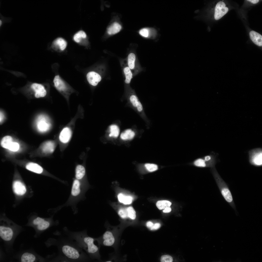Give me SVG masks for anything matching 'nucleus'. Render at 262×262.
Wrapping results in <instances>:
<instances>
[{
  "label": "nucleus",
  "instance_id": "26",
  "mask_svg": "<svg viewBox=\"0 0 262 262\" xmlns=\"http://www.w3.org/2000/svg\"><path fill=\"white\" fill-rule=\"evenodd\" d=\"M123 71L125 77V82L127 84H129L133 77L132 72L128 66H125L123 68Z\"/></svg>",
  "mask_w": 262,
  "mask_h": 262
},
{
  "label": "nucleus",
  "instance_id": "5",
  "mask_svg": "<svg viewBox=\"0 0 262 262\" xmlns=\"http://www.w3.org/2000/svg\"><path fill=\"white\" fill-rule=\"evenodd\" d=\"M216 162V156L214 155L211 154L198 158L190 164L198 167H210L211 168L215 167Z\"/></svg>",
  "mask_w": 262,
  "mask_h": 262
},
{
  "label": "nucleus",
  "instance_id": "10",
  "mask_svg": "<svg viewBox=\"0 0 262 262\" xmlns=\"http://www.w3.org/2000/svg\"><path fill=\"white\" fill-rule=\"evenodd\" d=\"M36 122L37 127L40 132H44L49 130L51 126V124L47 117L43 115L39 116Z\"/></svg>",
  "mask_w": 262,
  "mask_h": 262
},
{
  "label": "nucleus",
  "instance_id": "40",
  "mask_svg": "<svg viewBox=\"0 0 262 262\" xmlns=\"http://www.w3.org/2000/svg\"><path fill=\"white\" fill-rule=\"evenodd\" d=\"M171 211V209L170 207H166L163 210V212L164 213H169Z\"/></svg>",
  "mask_w": 262,
  "mask_h": 262
},
{
  "label": "nucleus",
  "instance_id": "8",
  "mask_svg": "<svg viewBox=\"0 0 262 262\" xmlns=\"http://www.w3.org/2000/svg\"><path fill=\"white\" fill-rule=\"evenodd\" d=\"M14 228L10 224H0V236L3 240L9 241L12 238L14 233Z\"/></svg>",
  "mask_w": 262,
  "mask_h": 262
},
{
  "label": "nucleus",
  "instance_id": "21",
  "mask_svg": "<svg viewBox=\"0 0 262 262\" xmlns=\"http://www.w3.org/2000/svg\"><path fill=\"white\" fill-rule=\"evenodd\" d=\"M122 28L120 25L117 22H115L112 24L108 28L107 32L109 35H113L119 32Z\"/></svg>",
  "mask_w": 262,
  "mask_h": 262
},
{
  "label": "nucleus",
  "instance_id": "29",
  "mask_svg": "<svg viewBox=\"0 0 262 262\" xmlns=\"http://www.w3.org/2000/svg\"><path fill=\"white\" fill-rule=\"evenodd\" d=\"M110 133L109 135L110 137L117 138L120 133V129L115 124H112L109 127Z\"/></svg>",
  "mask_w": 262,
  "mask_h": 262
},
{
  "label": "nucleus",
  "instance_id": "33",
  "mask_svg": "<svg viewBox=\"0 0 262 262\" xmlns=\"http://www.w3.org/2000/svg\"><path fill=\"white\" fill-rule=\"evenodd\" d=\"M86 37L85 33L82 30L76 33L74 36V40L77 43L79 42L82 38H85Z\"/></svg>",
  "mask_w": 262,
  "mask_h": 262
},
{
  "label": "nucleus",
  "instance_id": "39",
  "mask_svg": "<svg viewBox=\"0 0 262 262\" xmlns=\"http://www.w3.org/2000/svg\"><path fill=\"white\" fill-rule=\"evenodd\" d=\"M161 225L159 223H157L154 224L150 228L151 230H156L159 229Z\"/></svg>",
  "mask_w": 262,
  "mask_h": 262
},
{
  "label": "nucleus",
  "instance_id": "24",
  "mask_svg": "<svg viewBox=\"0 0 262 262\" xmlns=\"http://www.w3.org/2000/svg\"><path fill=\"white\" fill-rule=\"evenodd\" d=\"M52 44L53 45L57 46L61 50H63L66 48L67 43L63 38H58L53 41Z\"/></svg>",
  "mask_w": 262,
  "mask_h": 262
},
{
  "label": "nucleus",
  "instance_id": "36",
  "mask_svg": "<svg viewBox=\"0 0 262 262\" xmlns=\"http://www.w3.org/2000/svg\"><path fill=\"white\" fill-rule=\"evenodd\" d=\"M19 148V145L18 143L12 142L10 145L8 149L11 151L15 152L17 151Z\"/></svg>",
  "mask_w": 262,
  "mask_h": 262
},
{
  "label": "nucleus",
  "instance_id": "20",
  "mask_svg": "<svg viewBox=\"0 0 262 262\" xmlns=\"http://www.w3.org/2000/svg\"><path fill=\"white\" fill-rule=\"evenodd\" d=\"M28 170L35 173L40 174L43 172L42 168L38 164L33 162L28 163L26 166Z\"/></svg>",
  "mask_w": 262,
  "mask_h": 262
},
{
  "label": "nucleus",
  "instance_id": "3",
  "mask_svg": "<svg viewBox=\"0 0 262 262\" xmlns=\"http://www.w3.org/2000/svg\"><path fill=\"white\" fill-rule=\"evenodd\" d=\"M106 229L100 237L96 238L99 245L110 246L116 249L118 247L120 238L121 226H112L108 225Z\"/></svg>",
  "mask_w": 262,
  "mask_h": 262
},
{
  "label": "nucleus",
  "instance_id": "42",
  "mask_svg": "<svg viewBox=\"0 0 262 262\" xmlns=\"http://www.w3.org/2000/svg\"><path fill=\"white\" fill-rule=\"evenodd\" d=\"M247 1L250 2L253 4H256L259 1V0H248Z\"/></svg>",
  "mask_w": 262,
  "mask_h": 262
},
{
  "label": "nucleus",
  "instance_id": "17",
  "mask_svg": "<svg viewBox=\"0 0 262 262\" xmlns=\"http://www.w3.org/2000/svg\"><path fill=\"white\" fill-rule=\"evenodd\" d=\"M250 38L252 41L256 45L260 46L262 45V36L258 33L252 31L249 33Z\"/></svg>",
  "mask_w": 262,
  "mask_h": 262
},
{
  "label": "nucleus",
  "instance_id": "18",
  "mask_svg": "<svg viewBox=\"0 0 262 262\" xmlns=\"http://www.w3.org/2000/svg\"><path fill=\"white\" fill-rule=\"evenodd\" d=\"M53 82L55 87L58 90L63 91L66 89V87L65 83L59 75L55 76Z\"/></svg>",
  "mask_w": 262,
  "mask_h": 262
},
{
  "label": "nucleus",
  "instance_id": "25",
  "mask_svg": "<svg viewBox=\"0 0 262 262\" xmlns=\"http://www.w3.org/2000/svg\"><path fill=\"white\" fill-rule=\"evenodd\" d=\"M35 256L31 253L26 252L24 253L22 255L21 261L22 262H33L35 261Z\"/></svg>",
  "mask_w": 262,
  "mask_h": 262
},
{
  "label": "nucleus",
  "instance_id": "16",
  "mask_svg": "<svg viewBox=\"0 0 262 262\" xmlns=\"http://www.w3.org/2000/svg\"><path fill=\"white\" fill-rule=\"evenodd\" d=\"M71 131L70 129L66 127L64 128L61 131L59 136L60 141L64 143H66L70 140L71 136Z\"/></svg>",
  "mask_w": 262,
  "mask_h": 262
},
{
  "label": "nucleus",
  "instance_id": "9",
  "mask_svg": "<svg viewBox=\"0 0 262 262\" xmlns=\"http://www.w3.org/2000/svg\"><path fill=\"white\" fill-rule=\"evenodd\" d=\"M128 66L130 69L133 71L135 74L142 72L143 69L139 63L135 55L133 53H130L127 58Z\"/></svg>",
  "mask_w": 262,
  "mask_h": 262
},
{
  "label": "nucleus",
  "instance_id": "28",
  "mask_svg": "<svg viewBox=\"0 0 262 262\" xmlns=\"http://www.w3.org/2000/svg\"><path fill=\"white\" fill-rule=\"evenodd\" d=\"M85 172L84 167L81 165H78L75 169V177L77 179H82L84 176Z\"/></svg>",
  "mask_w": 262,
  "mask_h": 262
},
{
  "label": "nucleus",
  "instance_id": "31",
  "mask_svg": "<svg viewBox=\"0 0 262 262\" xmlns=\"http://www.w3.org/2000/svg\"><path fill=\"white\" fill-rule=\"evenodd\" d=\"M12 139L9 136H6L3 137L2 139L1 144L3 148L8 149L10 145L12 142Z\"/></svg>",
  "mask_w": 262,
  "mask_h": 262
},
{
  "label": "nucleus",
  "instance_id": "37",
  "mask_svg": "<svg viewBox=\"0 0 262 262\" xmlns=\"http://www.w3.org/2000/svg\"><path fill=\"white\" fill-rule=\"evenodd\" d=\"M161 262H172L173 261V259L169 255H164L161 257Z\"/></svg>",
  "mask_w": 262,
  "mask_h": 262
},
{
  "label": "nucleus",
  "instance_id": "14",
  "mask_svg": "<svg viewBox=\"0 0 262 262\" xmlns=\"http://www.w3.org/2000/svg\"><path fill=\"white\" fill-rule=\"evenodd\" d=\"M13 188L14 193L18 196H22L26 191V188L25 185L21 181L16 180L14 182Z\"/></svg>",
  "mask_w": 262,
  "mask_h": 262
},
{
  "label": "nucleus",
  "instance_id": "2",
  "mask_svg": "<svg viewBox=\"0 0 262 262\" xmlns=\"http://www.w3.org/2000/svg\"><path fill=\"white\" fill-rule=\"evenodd\" d=\"M63 233L74 241L80 248L86 252L90 258L98 260L100 259L99 248L94 243L96 241V238L89 236L86 230L73 231L65 227L63 228Z\"/></svg>",
  "mask_w": 262,
  "mask_h": 262
},
{
  "label": "nucleus",
  "instance_id": "12",
  "mask_svg": "<svg viewBox=\"0 0 262 262\" xmlns=\"http://www.w3.org/2000/svg\"><path fill=\"white\" fill-rule=\"evenodd\" d=\"M229 9L226 6L225 3L222 1L218 2L215 9L214 17L216 20L221 18L228 12Z\"/></svg>",
  "mask_w": 262,
  "mask_h": 262
},
{
  "label": "nucleus",
  "instance_id": "19",
  "mask_svg": "<svg viewBox=\"0 0 262 262\" xmlns=\"http://www.w3.org/2000/svg\"><path fill=\"white\" fill-rule=\"evenodd\" d=\"M55 144L53 141H48L45 142L42 145V149L43 152L46 154L50 153L54 151Z\"/></svg>",
  "mask_w": 262,
  "mask_h": 262
},
{
  "label": "nucleus",
  "instance_id": "15",
  "mask_svg": "<svg viewBox=\"0 0 262 262\" xmlns=\"http://www.w3.org/2000/svg\"><path fill=\"white\" fill-rule=\"evenodd\" d=\"M31 87L35 92V96L36 98L43 97L46 95V90L42 85L34 83L32 84Z\"/></svg>",
  "mask_w": 262,
  "mask_h": 262
},
{
  "label": "nucleus",
  "instance_id": "11",
  "mask_svg": "<svg viewBox=\"0 0 262 262\" xmlns=\"http://www.w3.org/2000/svg\"><path fill=\"white\" fill-rule=\"evenodd\" d=\"M33 224L37 226V229L40 231L46 230L52 225H58L59 223H53L52 222L48 220L38 217L34 219L33 221Z\"/></svg>",
  "mask_w": 262,
  "mask_h": 262
},
{
  "label": "nucleus",
  "instance_id": "4",
  "mask_svg": "<svg viewBox=\"0 0 262 262\" xmlns=\"http://www.w3.org/2000/svg\"><path fill=\"white\" fill-rule=\"evenodd\" d=\"M211 171L222 195L226 201L236 212L232 196L228 185L219 174L215 167L211 168Z\"/></svg>",
  "mask_w": 262,
  "mask_h": 262
},
{
  "label": "nucleus",
  "instance_id": "27",
  "mask_svg": "<svg viewBox=\"0 0 262 262\" xmlns=\"http://www.w3.org/2000/svg\"><path fill=\"white\" fill-rule=\"evenodd\" d=\"M80 184L78 179L75 180L74 182L71 190V194L74 196H76L80 193Z\"/></svg>",
  "mask_w": 262,
  "mask_h": 262
},
{
  "label": "nucleus",
  "instance_id": "1",
  "mask_svg": "<svg viewBox=\"0 0 262 262\" xmlns=\"http://www.w3.org/2000/svg\"><path fill=\"white\" fill-rule=\"evenodd\" d=\"M60 231L56 234L58 237L54 240V244L57 247L59 255L65 257L68 262H84L90 258L75 242Z\"/></svg>",
  "mask_w": 262,
  "mask_h": 262
},
{
  "label": "nucleus",
  "instance_id": "34",
  "mask_svg": "<svg viewBox=\"0 0 262 262\" xmlns=\"http://www.w3.org/2000/svg\"><path fill=\"white\" fill-rule=\"evenodd\" d=\"M129 218L132 220H135L136 217V212L131 206L127 207Z\"/></svg>",
  "mask_w": 262,
  "mask_h": 262
},
{
  "label": "nucleus",
  "instance_id": "30",
  "mask_svg": "<svg viewBox=\"0 0 262 262\" xmlns=\"http://www.w3.org/2000/svg\"><path fill=\"white\" fill-rule=\"evenodd\" d=\"M117 213L120 218L124 220L129 218L127 207H121L117 210Z\"/></svg>",
  "mask_w": 262,
  "mask_h": 262
},
{
  "label": "nucleus",
  "instance_id": "43",
  "mask_svg": "<svg viewBox=\"0 0 262 262\" xmlns=\"http://www.w3.org/2000/svg\"><path fill=\"white\" fill-rule=\"evenodd\" d=\"M4 118V116L1 112H0V122H1Z\"/></svg>",
  "mask_w": 262,
  "mask_h": 262
},
{
  "label": "nucleus",
  "instance_id": "13",
  "mask_svg": "<svg viewBox=\"0 0 262 262\" xmlns=\"http://www.w3.org/2000/svg\"><path fill=\"white\" fill-rule=\"evenodd\" d=\"M86 77L89 83L94 86H97L101 80L100 75L94 71L88 72L87 74Z\"/></svg>",
  "mask_w": 262,
  "mask_h": 262
},
{
  "label": "nucleus",
  "instance_id": "7",
  "mask_svg": "<svg viewBox=\"0 0 262 262\" xmlns=\"http://www.w3.org/2000/svg\"><path fill=\"white\" fill-rule=\"evenodd\" d=\"M250 163L254 166L260 167L262 165V149L256 148L250 150L248 152Z\"/></svg>",
  "mask_w": 262,
  "mask_h": 262
},
{
  "label": "nucleus",
  "instance_id": "6",
  "mask_svg": "<svg viewBox=\"0 0 262 262\" xmlns=\"http://www.w3.org/2000/svg\"><path fill=\"white\" fill-rule=\"evenodd\" d=\"M129 101L132 106L135 109L141 118L147 123H150V120L145 113L142 104L136 95L131 94L129 96Z\"/></svg>",
  "mask_w": 262,
  "mask_h": 262
},
{
  "label": "nucleus",
  "instance_id": "32",
  "mask_svg": "<svg viewBox=\"0 0 262 262\" xmlns=\"http://www.w3.org/2000/svg\"><path fill=\"white\" fill-rule=\"evenodd\" d=\"M172 203L166 200L158 201L156 204L157 207L160 210L164 209L166 207H170Z\"/></svg>",
  "mask_w": 262,
  "mask_h": 262
},
{
  "label": "nucleus",
  "instance_id": "41",
  "mask_svg": "<svg viewBox=\"0 0 262 262\" xmlns=\"http://www.w3.org/2000/svg\"><path fill=\"white\" fill-rule=\"evenodd\" d=\"M154 224L151 221H148L146 223L147 226L148 228H150Z\"/></svg>",
  "mask_w": 262,
  "mask_h": 262
},
{
  "label": "nucleus",
  "instance_id": "23",
  "mask_svg": "<svg viewBox=\"0 0 262 262\" xmlns=\"http://www.w3.org/2000/svg\"><path fill=\"white\" fill-rule=\"evenodd\" d=\"M119 201L125 205H129L132 202L133 198L130 196H125L122 193H119L118 195Z\"/></svg>",
  "mask_w": 262,
  "mask_h": 262
},
{
  "label": "nucleus",
  "instance_id": "35",
  "mask_svg": "<svg viewBox=\"0 0 262 262\" xmlns=\"http://www.w3.org/2000/svg\"><path fill=\"white\" fill-rule=\"evenodd\" d=\"M145 166L147 170L150 172L156 171L158 169L157 165L154 164H146L145 165Z\"/></svg>",
  "mask_w": 262,
  "mask_h": 262
},
{
  "label": "nucleus",
  "instance_id": "38",
  "mask_svg": "<svg viewBox=\"0 0 262 262\" xmlns=\"http://www.w3.org/2000/svg\"><path fill=\"white\" fill-rule=\"evenodd\" d=\"M139 33L142 36L145 37H147L149 36V31L147 29L144 28L139 31Z\"/></svg>",
  "mask_w": 262,
  "mask_h": 262
},
{
  "label": "nucleus",
  "instance_id": "22",
  "mask_svg": "<svg viewBox=\"0 0 262 262\" xmlns=\"http://www.w3.org/2000/svg\"><path fill=\"white\" fill-rule=\"evenodd\" d=\"M135 133L134 131L130 129L124 130L121 134L120 138L123 140H130L134 137Z\"/></svg>",
  "mask_w": 262,
  "mask_h": 262
}]
</instances>
